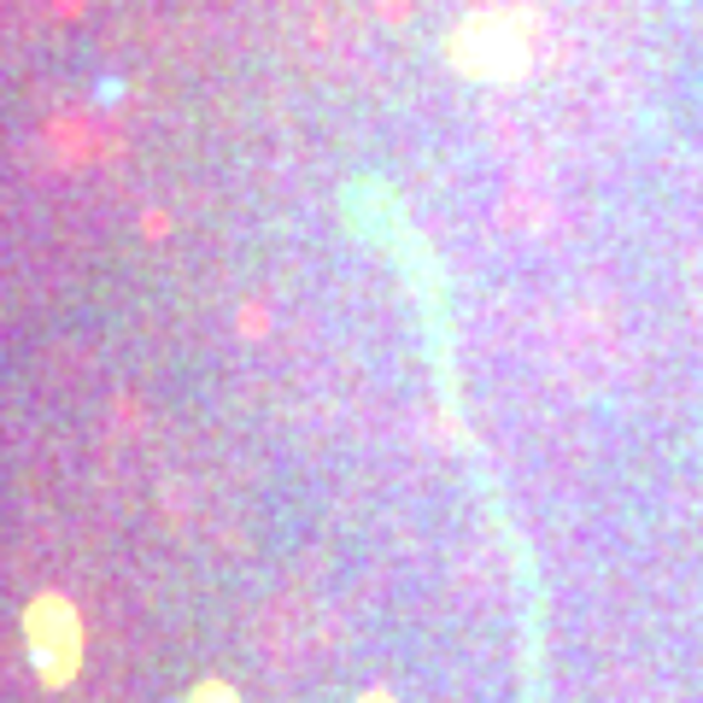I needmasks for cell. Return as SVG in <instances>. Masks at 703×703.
<instances>
[{"label":"cell","mask_w":703,"mask_h":703,"mask_svg":"<svg viewBox=\"0 0 703 703\" xmlns=\"http://www.w3.org/2000/svg\"><path fill=\"white\" fill-rule=\"evenodd\" d=\"M24 639L35 651V669L48 686H65V680L77 674L82 663V628H77V610L65 604V598H35L30 615H24Z\"/></svg>","instance_id":"1"},{"label":"cell","mask_w":703,"mask_h":703,"mask_svg":"<svg viewBox=\"0 0 703 703\" xmlns=\"http://www.w3.org/2000/svg\"><path fill=\"white\" fill-rule=\"evenodd\" d=\"M458 41H463V48H487L481 59H475V53L458 59L469 77H510L516 65H522V53H510V48H522V41L510 35V18H469Z\"/></svg>","instance_id":"2"},{"label":"cell","mask_w":703,"mask_h":703,"mask_svg":"<svg viewBox=\"0 0 703 703\" xmlns=\"http://www.w3.org/2000/svg\"><path fill=\"white\" fill-rule=\"evenodd\" d=\"M189 703H241V697H235V686H223V680H205V686H194Z\"/></svg>","instance_id":"3"},{"label":"cell","mask_w":703,"mask_h":703,"mask_svg":"<svg viewBox=\"0 0 703 703\" xmlns=\"http://www.w3.org/2000/svg\"><path fill=\"white\" fill-rule=\"evenodd\" d=\"M358 703H393V697H387V692H364Z\"/></svg>","instance_id":"4"}]
</instances>
